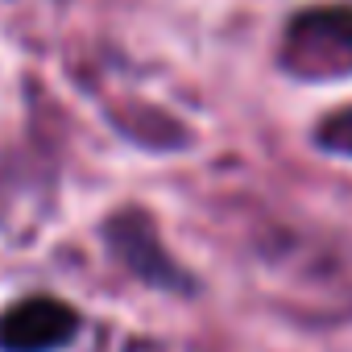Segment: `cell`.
<instances>
[{
	"label": "cell",
	"instance_id": "cell-1",
	"mask_svg": "<svg viewBox=\"0 0 352 352\" xmlns=\"http://www.w3.org/2000/svg\"><path fill=\"white\" fill-rule=\"evenodd\" d=\"M282 67L298 79L352 75V9L323 5L298 13L282 34Z\"/></svg>",
	"mask_w": 352,
	"mask_h": 352
},
{
	"label": "cell",
	"instance_id": "cell-2",
	"mask_svg": "<svg viewBox=\"0 0 352 352\" xmlns=\"http://www.w3.org/2000/svg\"><path fill=\"white\" fill-rule=\"evenodd\" d=\"M104 241H108L112 257H120L124 270L137 274L141 282H149V286H157V290H174V294L191 286V278L174 265V257L162 249V241H157V232H153V220H145L141 212H120V216H112Z\"/></svg>",
	"mask_w": 352,
	"mask_h": 352
},
{
	"label": "cell",
	"instance_id": "cell-3",
	"mask_svg": "<svg viewBox=\"0 0 352 352\" xmlns=\"http://www.w3.org/2000/svg\"><path fill=\"white\" fill-rule=\"evenodd\" d=\"M79 315L54 294H30L0 315V352H54L71 344Z\"/></svg>",
	"mask_w": 352,
	"mask_h": 352
},
{
	"label": "cell",
	"instance_id": "cell-4",
	"mask_svg": "<svg viewBox=\"0 0 352 352\" xmlns=\"http://www.w3.org/2000/svg\"><path fill=\"white\" fill-rule=\"evenodd\" d=\"M319 145H327L331 153H352V108L336 112V116L319 129Z\"/></svg>",
	"mask_w": 352,
	"mask_h": 352
}]
</instances>
